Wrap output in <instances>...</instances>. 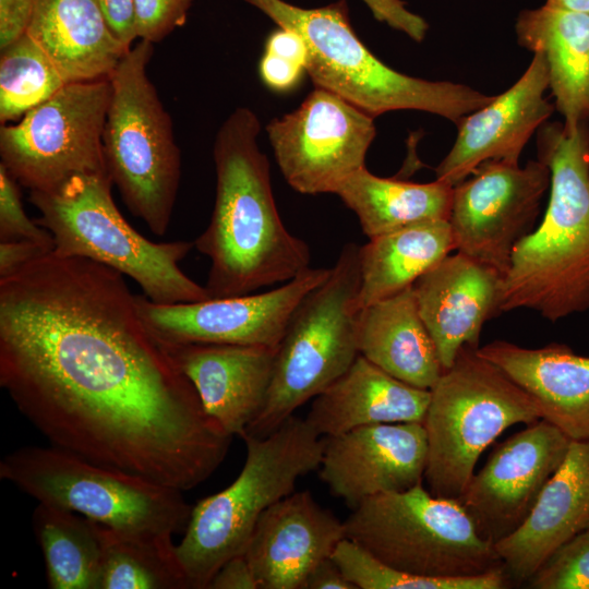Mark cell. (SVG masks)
<instances>
[{
    "mask_svg": "<svg viewBox=\"0 0 589 589\" xmlns=\"http://www.w3.org/2000/svg\"><path fill=\"white\" fill-rule=\"evenodd\" d=\"M67 81L27 34L1 49L0 121H16L56 95Z\"/></svg>",
    "mask_w": 589,
    "mask_h": 589,
    "instance_id": "cell-32",
    "label": "cell"
},
{
    "mask_svg": "<svg viewBox=\"0 0 589 589\" xmlns=\"http://www.w3.org/2000/svg\"><path fill=\"white\" fill-rule=\"evenodd\" d=\"M358 349L360 356L414 387L430 390L444 371L412 286L361 310Z\"/></svg>",
    "mask_w": 589,
    "mask_h": 589,
    "instance_id": "cell-27",
    "label": "cell"
},
{
    "mask_svg": "<svg viewBox=\"0 0 589 589\" xmlns=\"http://www.w3.org/2000/svg\"><path fill=\"white\" fill-rule=\"evenodd\" d=\"M502 277L498 271L456 252L412 285L420 316L444 370L465 346L479 348L484 323L500 313Z\"/></svg>",
    "mask_w": 589,
    "mask_h": 589,
    "instance_id": "cell-21",
    "label": "cell"
},
{
    "mask_svg": "<svg viewBox=\"0 0 589 589\" xmlns=\"http://www.w3.org/2000/svg\"><path fill=\"white\" fill-rule=\"evenodd\" d=\"M249 108L235 109L213 147L216 195L211 221L194 247L211 260V299L243 296L287 283L310 267L311 251L285 227L271 183L269 163Z\"/></svg>",
    "mask_w": 589,
    "mask_h": 589,
    "instance_id": "cell-2",
    "label": "cell"
},
{
    "mask_svg": "<svg viewBox=\"0 0 589 589\" xmlns=\"http://www.w3.org/2000/svg\"><path fill=\"white\" fill-rule=\"evenodd\" d=\"M527 582L532 589H589V529L555 550Z\"/></svg>",
    "mask_w": 589,
    "mask_h": 589,
    "instance_id": "cell-34",
    "label": "cell"
},
{
    "mask_svg": "<svg viewBox=\"0 0 589 589\" xmlns=\"http://www.w3.org/2000/svg\"><path fill=\"white\" fill-rule=\"evenodd\" d=\"M153 44L140 40L109 75L103 148L107 172L129 211L156 236L170 225L181 177L171 118L147 75Z\"/></svg>",
    "mask_w": 589,
    "mask_h": 589,
    "instance_id": "cell-7",
    "label": "cell"
},
{
    "mask_svg": "<svg viewBox=\"0 0 589 589\" xmlns=\"http://www.w3.org/2000/svg\"><path fill=\"white\" fill-rule=\"evenodd\" d=\"M569 445L558 428L539 419L491 453L456 498L483 539L494 544L526 520Z\"/></svg>",
    "mask_w": 589,
    "mask_h": 589,
    "instance_id": "cell-16",
    "label": "cell"
},
{
    "mask_svg": "<svg viewBox=\"0 0 589 589\" xmlns=\"http://www.w3.org/2000/svg\"><path fill=\"white\" fill-rule=\"evenodd\" d=\"M431 392L409 385L359 356L317 395L305 417L320 436L382 423L423 422Z\"/></svg>",
    "mask_w": 589,
    "mask_h": 589,
    "instance_id": "cell-24",
    "label": "cell"
},
{
    "mask_svg": "<svg viewBox=\"0 0 589 589\" xmlns=\"http://www.w3.org/2000/svg\"><path fill=\"white\" fill-rule=\"evenodd\" d=\"M515 33L521 47L544 57L564 128L589 123V13L543 4L521 11Z\"/></svg>",
    "mask_w": 589,
    "mask_h": 589,
    "instance_id": "cell-25",
    "label": "cell"
},
{
    "mask_svg": "<svg viewBox=\"0 0 589 589\" xmlns=\"http://www.w3.org/2000/svg\"><path fill=\"white\" fill-rule=\"evenodd\" d=\"M423 420L428 442L424 479L437 497L456 500L484 449L509 426L541 412L502 369L465 346L430 389Z\"/></svg>",
    "mask_w": 589,
    "mask_h": 589,
    "instance_id": "cell-9",
    "label": "cell"
},
{
    "mask_svg": "<svg viewBox=\"0 0 589 589\" xmlns=\"http://www.w3.org/2000/svg\"><path fill=\"white\" fill-rule=\"evenodd\" d=\"M123 276L52 251L0 279V385L50 445L191 490L233 436L144 324Z\"/></svg>",
    "mask_w": 589,
    "mask_h": 589,
    "instance_id": "cell-1",
    "label": "cell"
},
{
    "mask_svg": "<svg viewBox=\"0 0 589 589\" xmlns=\"http://www.w3.org/2000/svg\"><path fill=\"white\" fill-rule=\"evenodd\" d=\"M532 55L526 71L509 88L456 124V140L436 167L435 179L454 187L484 161L519 164L529 139L555 109L545 97L549 77L544 57Z\"/></svg>",
    "mask_w": 589,
    "mask_h": 589,
    "instance_id": "cell-18",
    "label": "cell"
},
{
    "mask_svg": "<svg viewBox=\"0 0 589 589\" xmlns=\"http://www.w3.org/2000/svg\"><path fill=\"white\" fill-rule=\"evenodd\" d=\"M163 345L195 387L205 411L228 434L241 437L265 405L278 347Z\"/></svg>",
    "mask_w": 589,
    "mask_h": 589,
    "instance_id": "cell-20",
    "label": "cell"
},
{
    "mask_svg": "<svg viewBox=\"0 0 589 589\" xmlns=\"http://www.w3.org/2000/svg\"><path fill=\"white\" fill-rule=\"evenodd\" d=\"M17 183L0 164V241L34 240L55 247L52 235L25 213Z\"/></svg>",
    "mask_w": 589,
    "mask_h": 589,
    "instance_id": "cell-35",
    "label": "cell"
},
{
    "mask_svg": "<svg viewBox=\"0 0 589 589\" xmlns=\"http://www.w3.org/2000/svg\"><path fill=\"white\" fill-rule=\"evenodd\" d=\"M538 159L551 171L540 225L515 247L502 277L500 312L530 309L556 322L589 311V123L544 122Z\"/></svg>",
    "mask_w": 589,
    "mask_h": 589,
    "instance_id": "cell-3",
    "label": "cell"
},
{
    "mask_svg": "<svg viewBox=\"0 0 589 589\" xmlns=\"http://www.w3.org/2000/svg\"><path fill=\"white\" fill-rule=\"evenodd\" d=\"M589 522V440L570 441L565 459L526 520L494 549L512 581H528Z\"/></svg>",
    "mask_w": 589,
    "mask_h": 589,
    "instance_id": "cell-22",
    "label": "cell"
},
{
    "mask_svg": "<svg viewBox=\"0 0 589 589\" xmlns=\"http://www.w3.org/2000/svg\"><path fill=\"white\" fill-rule=\"evenodd\" d=\"M344 525L346 538L406 573L453 578L503 566L457 500L434 496L422 482L364 500Z\"/></svg>",
    "mask_w": 589,
    "mask_h": 589,
    "instance_id": "cell-11",
    "label": "cell"
},
{
    "mask_svg": "<svg viewBox=\"0 0 589 589\" xmlns=\"http://www.w3.org/2000/svg\"><path fill=\"white\" fill-rule=\"evenodd\" d=\"M0 478L38 503L125 532L175 534L185 530L192 510L178 489L53 445L24 446L5 455Z\"/></svg>",
    "mask_w": 589,
    "mask_h": 589,
    "instance_id": "cell-10",
    "label": "cell"
},
{
    "mask_svg": "<svg viewBox=\"0 0 589 589\" xmlns=\"http://www.w3.org/2000/svg\"><path fill=\"white\" fill-rule=\"evenodd\" d=\"M344 538V522L305 490L261 515L243 554L259 589H303L312 569L332 556Z\"/></svg>",
    "mask_w": 589,
    "mask_h": 589,
    "instance_id": "cell-19",
    "label": "cell"
},
{
    "mask_svg": "<svg viewBox=\"0 0 589 589\" xmlns=\"http://www.w3.org/2000/svg\"><path fill=\"white\" fill-rule=\"evenodd\" d=\"M330 271L308 267L266 292L199 302L160 304L135 294L136 306L144 324L163 342L278 347L294 309Z\"/></svg>",
    "mask_w": 589,
    "mask_h": 589,
    "instance_id": "cell-15",
    "label": "cell"
},
{
    "mask_svg": "<svg viewBox=\"0 0 589 589\" xmlns=\"http://www.w3.org/2000/svg\"><path fill=\"white\" fill-rule=\"evenodd\" d=\"M53 250V245L34 240L0 241V279L11 276Z\"/></svg>",
    "mask_w": 589,
    "mask_h": 589,
    "instance_id": "cell-37",
    "label": "cell"
},
{
    "mask_svg": "<svg viewBox=\"0 0 589 589\" xmlns=\"http://www.w3.org/2000/svg\"><path fill=\"white\" fill-rule=\"evenodd\" d=\"M109 79L69 83L14 124L0 128V156L29 191H49L75 175L108 173L103 133Z\"/></svg>",
    "mask_w": 589,
    "mask_h": 589,
    "instance_id": "cell-12",
    "label": "cell"
},
{
    "mask_svg": "<svg viewBox=\"0 0 589 589\" xmlns=\"http://www.w3.org/2000/svg\"><path fill=\"white\" fill-rule=\"evenodd\" d=\"M115 36L131 48L136 39L134 27V0H97Z\"/></svg>",
    "mask_w": 589,
    "mask_h": 589,
    "instance_id": "cell-41",
    "label": "cell"
},
{
    "mask_svg": "<svg viewBox=\"0 0 589 589\" xmlns=\"http://www.w3.org/2000/svg\"><path fill=\"white\" fill-rule=\"evenodd\" d=\"M266 132L288 184L302 194L333 193L365 167L374 118L340 96L316 87L293 111L273 119Z\"/></svg>",
    "mask_w": 589,
    "mask_h": 589,
    "instance_id": "cell-14",
    "label": "cell"
},
{
    "mask_svg": "<svg viewBox=\"0 0 589 589\" xmlns=\"http://www.w3.org/2000/svg\"><path fill=\"white\" fill-rule=\"evenodd\" d=\"M98 589H191L171 533H134L98 524Z\"/></svg>",
    "mask_w": 589,
    "mask_h": 589,
    "instance_id": "cell-30",
    "label": "cell"
},
{
    "mask_svg": "<svg viewBox=\"0 0 589 589\" xmlns=\"http://www.w3.org/2000/svg\"><path fill=\"white\" fill-rule=\"evenodd\" d=\"M244 1L277 26L301 35L308 49L305 72L316 87L373 118L393 110H420L457 124L493 98L465 84L413 77L383 63L352 29L346 0L313 9L284 0Z\"/></svg>",
    "mask_w": 589,
    "mask_h": 589,
    "instance_id": "cell-4",
    "label": "cell"
},
{
    "mask_svg": "<svg viewBox=\"0 0 589 589\" xmlns=\"http://www.w3.org/2000/svg\"><path fill=\"white\" fill-rule=\"evenodd\" d=\"M550 183V168L538 158L524 167L502 160L479 165L453 188L454 249L504 275L515 247L532 231Z\"/></svg>",
    "mask_w": 589,
    "mask_h": 589,
    "instance_id": "cell-13",
    "label": "cell"
},
{
    "mask_svg": "<svg viewBox=\"0 0 589 589\" xmlns=\"http://www.w3.org/2000/svg\"><path fill=\"white\" fill-rule=\"evenodd\" d=\"M207 589H259V585L247 557L240 554L219 567Z\"/></svg>",
    "mask_w": 589,
    "mask_h": 589,
    "instance_id": "cell-40",
    "label": "cell"
},
{
    "mask_svg": "<svg viewBox=\"0 0 589 589\" xmlns=\"http://www.w3.org/2000/svg\"><path fill=\"white\" fill-rule=\"evenodd\" d=\"M477 352L502 369L570 441L589 440V357L564 344L525 348L495 340Z\"/></svg>",
    "mask_w": 589,
    "mask_h": 589,
    "instance_id": "cell-23",
    "label": "cell"
},
{
    "mask_svg": "<svg viewBox=\"0 0 589 589\" xmlns=\"http://www.w3.org/2000/svg\"><path fill=\"white\" fill-rule=\"evenodd\" d=\"M244 465L235 481L192 507L176 550L191 589H207L219 567L243 554L261 515L294 492L298 479L321 466L325 438L291 416L264 437L245 433Z\"/></svg>",
    "mask_w": 589,
    "mask_h": 589,
    "instance_id": "cell-5",
    "label": "cell"
},
{
    "mask_svg": "<svg viewBox=\"0 0 589 589\" xmlns=\"http://www.w3.org/2000/svg\"><path fill=\"white\" fill-rule=\"evenodd\" d=\"M586 529H589V522H588V525H587V528H586Z\"/></svg>",
    "mask_w": 589,
    "mask_h": 589,
    "instance_id": "cell-45",
    "label": "cell"
},
{
    "mask_svg": "<svg viewBox=\"0 0 589 589\" xmlns=\"http://www.w3.org/2000/svg\"><path fill=\"white\" fill-rule=\"evenodd\" d=\"M263 82L273 91L288 92L300 81L305 69L287 59L264 52L259 67Z\"/></svg>",
    "mask_w": 589,
    "mask_h": 589,
    "instance_id": "cell-39",
    "label": "cell"
},
{
    "mask_svg": "<svg viewBox=\"0 0 589 589\" xmlns=\"http://www.w3.org/2000/svg\"><path fill=\"white\" fill-rule=\"evenodd\" d=\"M108 173L75 175L49 191H31L38 225L53 237V252L107 265L132 278L151 301L160 304L211 299L180 268L194 242H153L122 216Z\"/></svg>",
    "mask_w": 589,
    "mask_h": 589,
    "instance_id": "cell-6",
    "label": "cell"
},
{
    "mask_svg": "<svg viewBox=\"0 0 589 589\" xmlns=\"http://www.w3.org/2000/svg\"><path fill=\"white\" fill-rule=\"evenodd\" d=\"M332 558L357 589H503L512 584L504 566L476 576L437 578L406 573L376 558L344 538Z\"/></svg>",
    "mask_w": 589,
    "mask_h": 589,
    "instance_id": "cell-33",
    "label": "cell"
},
{
    "mask_svg": "<svg viewBox=\"0 0 589 589\" xmlns=\"http://www.w3.org/2000/svg\"><path fill=\"white\" fill-rule=\"evenodd\" d=\"M38 0H0V48L26 33Z\"/></svg>",
    "mask_w": 589,
    "mask_h": 589,
    "instance_id": "cell-38",
    "label": "cell"
},
{
    "mask_svg": "<svg viewBox=\"0 0 589 589\" xmlns=\"http://www.w3.org/2000/svg\"><path fill=\"white\" fill-rule=\"evenodd\" d=\"M359 249L352 242L345 244L329 276L292 312L277 348L265 405L245 433L264 437L277 430L360 356Z\"/></svg>",
    "mask_w": 589,
    "mask_h": 589,
    "instance_id": "cell-8",
    "label": "cell"
},
{
    "mask_svg": "<svg viewBox=\"0 0 589 589\" xmlns=\"http://www.w3.org/2000/svg\"><path fill=\"white\" fill-rule=\"evenodd\" d=\"M32 526L41 549L51 589H98L101 546L96 521L38 503Z\"/></svg>",
    "mask_w": 589,
    "mask_h": 589,
    "instance_id": "cell-31",
    "label": "cell"
},
{
    "mask_svg": "<svg viewBox=\"0 0 589 589\" xmlns=\"http://www.w3.org/2000/svg\"><path fill=\"white\" fill-rule=\"evenodd\" d=\"M303 589H357L332 556L320 562L309 574Z\"/></svg>",
    "mask_w": 589,
    "mask_h": 589,
    "instance_id": "cell-43",
    "label": "cell"
},
{
    "mask_svg": "<svg viewBox=\"0 0 589 589\" xmlns=\"http://www.w3.org/2000/svg\"><path fill=\"white\" fill-rule=\"evenodd\" d=\"M545 4L561 9L589 13V0H546Z\"/></svg>",
    "mask_w": 589,
    "mask_h": 589,
    "instance_id": "cell-44",
    "label": "cell"
},
{
    "mask_svg": "<svg viewBox=\"0 0 589 589\" xmlns=\"http://www.w3.org/2000/svg\"><path fill=\"white\" fill-rule=\"evenodd\" d=\"M194 0H134L136 38L152 44L181 26Z\"/></svg>",
    "mask_w": 589,
    "mask_h": 589,
    "instance_id": "cell-36",
    "label": "cell"
},
{
    "mask_svg": "<svg viewBox=\"0 0 589 589\" xmlns=\"http://www.w3.org/2000/svg\"><path fill=\"white\" fill-rule=\"evenodd\" d=\"M265 52L287 58L305 69L308 49L299 33L278 26L267 38Z\"/></svg>",
    "mask_w": 589,
    "mask_h": 589,
    "instance_id": "cell-42",
    "label": "cell"
},
{
    "mask_svg": "<svg viewBox=\"0 0 589 589\" xmlns=\"http://www.w3.org/2000/svg\"><path fill=\"white\" fill-rule=\"evenodd\" d=\"M26 33L67 83L107 79L129 51L97 0H38Z\"/></svg>",
    "mask_w": 589,
    "mask_h": 589,
    "instance_id": "cell-26",
    "label": "cell"
},
{
    "mask_svg": "<svg viewBox=\"0 0 589 589\" xmlns=\"http://www.w3.org/2000/svg\"><path fill=\"white\" fill-rule=\"evenodd\" d=\"M324 438L318 477L351 509L424 479L428 442L421 422L365 425Z\"/></svg>",
    "mask_w": 589,
    "mask_h": 589,
    "instance_id": "cell-17",
    "label": "cell"
},
{
    "mask_svg": "<svg viewBox=\"0 0 589 589\" xmlns=\"http://www.w3.org/2000/svg\"><path fill=\"white\" fill-rule=\"evenodd\" d=\"M454 249L448 220L406 227L360 247L358 306L363 309L397 294Z\"/></svg>",
    "mask_w": 589,
    "mask_h": 589,
    "instance_id": "cell-29",
    "label": "cell"
},
{
    "mask_svg": "<svg viewBox=\"0 0 589 589\" xmlns=\"http://www.w3.org/2000/svg\"><path fill=\"white\" fill-rule=\"evenodd\" d=\"M453 188L437 179L414 183L382 178L363 167L342 180L333 194L357 215L363 233L372 239L418 224L448 220Z\"/></svg>",
    "mask_w": 589,
    "mask_h": 589,
    "instance_id": "cell-28",
    "label": "cell"
}]
</instances>
